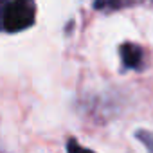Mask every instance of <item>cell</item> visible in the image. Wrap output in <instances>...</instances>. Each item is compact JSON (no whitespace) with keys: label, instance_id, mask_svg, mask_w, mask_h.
I'll use <instances>...</instances> for the list:
<instances>
[{"label":"cell","instance_id":"6da1fadb","mask_svg":"<svg viewBox=\"0 0 153 153\" xmlns=\"http://www.w3.org/2000/svg\"><path fill=\"white\" fill-rule=\"evenodd\" d=\"M36 22L33 0H0V33H20Z\"/></svg>","mask_w":153,"mask_h":153},{"label":"cell","instance_id":"7a4b0ae2","mask_svg":"<svg viewBox=\"0 0 153 153\" xmlns=\"http://www.w3.org/2000/svg\"><path fill=\"white\" fill-rule=\"evenodd\" d=\"M119 56H121L124 68H131V70H142L144 68V51L137 43H131V42L123 43L119 47Z\"/></svg>","mask_w":153,"mask_h":153},{"label":"cell","instance_id":"3957f363","mask_svg":"<svg viewBox=\"0 0 153 153\" xmlns=\"http://www.w3.org/2000/svg\"><path fill=\"white\" fill-rule=\"evenodd\" d=\"M135 137L146 146V149L148 151H151L153 153V133L151 131H146V130H139L137 133H135Z\"/></svg>","mask_w":153,"mask_h":153},{"label":"cell","instance_id":"277c9868","mask_svg":"<svg viewBox=\"0 0 153 153\" xmlns=\"http://www.w3.org/2000/svg\"><path fill=\"white\" fill-rule=\"evenodd\" d=\"M67 153H94V151L88 149V148H85V146H81L78 140L68 139V142H67Z\"/></svg>","mask_w":153,"mask_h":153}]
</instances>
